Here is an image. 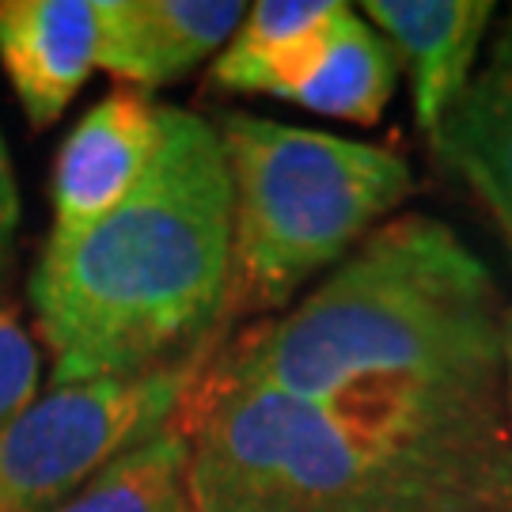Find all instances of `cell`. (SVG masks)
Segmentation results:
<instances>
[{"label": "cell", "instance_id": "1", "mask_svg": "<svg viewBox=\"0 0 512 512\" xmlns=\"http://www.w3.org/2000/svg\"><path fill=\"white\" fill-rule=\"evenodd\" d=\"M505 311L490 266L444 220L410 213L372 228L289 315L220 342L209 365L512 512Z\"/></svg>", "mask_w": 512, "mask_h": 512}, {"label": "cell", "instance_id": "2", "mask_svg": "<svg viewBox=\"0 0 512 512\" xmlns=\"http://www.w3.org/2000/svg\"><path fill=\"white\" fill-rule=\"evenodd\" d=\"M232 175L213 122L160 103L141 186L73 243H46L31 304L50 387L129 380L220 346Z\"/></svg>", "mask_w": 512, "mask_h": 512}, {"label": "cell", "instance_id": "3", "mask_svg": "<svg viewBox=\"0 0 512 512\" xmlns=\"http://www.w3.org/2000/svg\"><path fill=\"white\" fill-rule=\"evenodd\" d=\"M175 425L194 512H501L482 494L349 437L319 406L209 361Z\"/></svg>", "mask_w": 512, "mask_h": 512}, {"label": "cell", "instance_id": "4", "mask_svg": "<svg viewBox=\"0 0 512 512\" xmlns=\"http://www.w3.org/2000/svg\"><path fill=\"white\" fill-rule=\"evenodd\" d=\"M232 175V247L220 334L285 308L414 190L399 152L247 110L217 122Z\"/></svg>", "mask_w": 512, "mask_h": 512}, {"label": "cell", "instance_id": "5", "mask_svg": "<svg viewBox=\"0 0 512 512\" xmlns=\"http://www.w3.org/2000/svg\"><path fill=\"white\" fill-rule=\"evenodd\" d=\"M213 349L129 380L50 387L0 429V512L54 509L110 459L160 433Z\"/></svg>", "mask_w": 512, "mask_h": 512}, {"label": "cell", "instance_id": "6", "mask_svg": "<svg viewBox=\"0 0 512 512\" xmlns=\"http://www.w3.org/2000/svg\"><path fill=\"white\" fill-rule=\"evenodd\" d=\"M160 141V103L137 88L103 95L65 137L54 160V232L73 243L141 186Z\"/></svg>", "mask_w": 512, "mask_h": 512}, {"label": "cell", "instance_id": "7", "mask_svg": "<svg viewBox=\"0 0 512 512\" xmlns=\"http://www.w3.org/2000/svg\"><path fill=\"white\" fill-rule=\"evenodd\" d=\"M110 0H4L0 65L31 129H50L103 61Z\"/></svg>", "mask_w": 512, "mask_h": 512}, {"label": "cell", "instance_id": "8", "mask_svg": "<svg viewBox=\"0 0 512 512\" xmlns=\"http://www.w3.org/2000/svg\"><path fill=\"white\" fill-rule=\"evenodd\" d=\"M494 0H368L365 16L395 46L414 84V118L433 141L478 65Z\"/></svg>", "mask_w": 512, "mask_h": 512}, {"label": "cell", "instance_id": "9", "mask_svg": "<svg viewBox=\"0 0 512 512\" xmlns=\"http://www.w3.org/2000/svg\"><path fill=\"white\" fill-rule=\"evenodd\" d=\"M243 16L239 0H110L99 69L148 95L220 54Z\"/></svg>", "mask_w": 512, "mask_h": 512}, {"label": "cell", "instance_id": "10", "mask_svg": "<svg viewBox=\"0 0 512 512\" xmlns=\"http://www.w3.org/2000/svg\"><path fill=\"white\" fill-rule=\"evenodd\" d=\"M433 152L494 217L512 255V12L467 92L433 133Z\"/></svg>", "mask_w": 512, "mask_h": 512}, {"label": "cell", "instance_id": "11", "mask_svg": "<svg viewBox=\"0 0 512 512\" xmlns=\"http://www.w3.org/2000/svg\"><path fill=\"white\" fill-rule=\"evenodd\" d=\"M342 0H258L228 38L213 65V88L236 95L285 99L315 69L338 16Z\"/></svg>", "mask_w": 512, "mask_h": 512}, {"label": "cell", "instance_id": "12", "mask_svg": "<svg viewBox=\"0 0 512 512\" xmlns=\"http://www.w3.org/2000/svg\"><path fill=\"white\" fill-rule=\"evenodd\" d=\"M395 84H399L395 46L353 8H346L334 23L315 69L285 99L327 118L376 126L395 95Z\"/></svg>", "mask_w": 512, "mask_h": 512}, {"label": "cell", "instance_id": "13", "mask_svg": "<svg viewBox=\"0 0 512 512\" xmlns=\"http://www.w3.org/2000/svg\"><path fill=\"white\" fill-rule=\"evenodd\" d=\"M186 463L190 440L171 418L160 433L126 448L76 494L42 512H194L186 494Z\"/></svg>", "mask_w": 512, "mask_h": 512}, {"label": "cell", "instance_id": "14", "mask_svg": "<svg viewBox=\"0 0 512 512\" xmlns=\"http://www.w3.org/2000/svg\"><path fill=\"white\" fill-rule=\"evenodd\" d=\"M42 357L0 285V429L38 399Z\"/></svg>", "mask_w": 512, "mask_h": 512}, {"label": "cell", "instance_id": "15", "mask_svg": "<svg viewBox=\"0 0 512 512\" xmlns=\"http://www.w3.org/2000/svg\"><path fill=\"white\" fill-rule=\"evenodd\" d=\"M16 232H19V190H16L12 164H8V152H4V137H0V281H4L8 255L16 247Z\"/></svg>", "mask_w": 512, "mask_h": 512}, {"label": "cell", "instance_id": "16", "mask_svg": "<svg viewBox=\"0 0 512 512\" xmlns=\"http://www.w3.org/2000/svg\"><path fill=\"white\" fill-rule=\"evenodd\" d=\"M501 361H505V406L512 425V308L505 311V327H501Z\"/></svg>", "mask_w": 512, "mask_h": 512}]
</instances>
